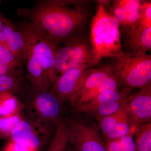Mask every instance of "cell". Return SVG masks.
I'll use <instances>...</instances> for the list:
<instances>
[{
	"instance_id": "obj_28",
	"label": "cell",
	"mask_w": 151,
	"mask_h": 151,
	"mask_svg": "<svg viewBox=\"0 0 151 151\" xmlns=\"http://www.w3.org/2000/svg\"><path fill=\"white\" fill-rule=\"evenodd\" d=\"M4 151H38L19 143L10 141L6 145Z\"/></svg>"
},
{
	"instance_id": "obj_14",
	"label": "cell",
	"mask_w": 151,
	"mask_h": 151,
	"mask_svg": "<svg viewBox=\"0 0 151 151\" xmlns=\"http://www.w3.org/2000/svg\"><path fill=\"white\" fill-rule=\"evenodd\" d=\"M126 11L123 23L119 26L121 35L124 38L129 36L137 28L142 1L139 0H120Z\"/></svg>"
},
{
	"instance_id": "obj_1",
	"label": "cell",
	"mask_w": 151,
	"mask_h": 151,
	"mask_svg": "<svg viewBox=\"0 0 151 151\" xmlns=\"http://www.w3.org/2000/svg\"><path fill=\"white\" fill-rule=\"evenodd\" d=\"M17 13L58 45L80 33L88 15L84 6L59 5L47 0L38 1L30 8H19Z\"/></svg>"
},
{
	"instance_id": "obj_23",
	"label": "cell",
	"mask_w": 151,
	"mask_h": 151,
	"mask_svg": "<svg viewBox=\"0 0 151 151\" xmlns=\"http://www.w3.org/2000/svg\"><path fill=\"white\" fill-rule=\"evenodd\" d=\"M135 126L130 134L127 136L117 139L105 142L108 151H136L134 137Z\"/></svg>"
},
{
	"instance_id": "obj_19",
	"label": "cell",
	"mask_w": 151,
	"mask_h": 151,
	"mask_svg": "<svg viewBox=\"0 0 151 151\" xmlns=\"http://www.w3.org/2000/svg\"><path fill=\"white\" fill-rule=\"evenodd\" d=\"M69 143V130L65 120L57 126L47 151H66Z\"/></svg>"
},
{
	"instance_id": "obj_10",
	"label": "cell",
	"mask_w": 151,
	"mask_h": 151,
	"mask_svg": "<svg viewBox=\"0 0 151 151\" xmlns=\"http://www.w3.org/2000/svg\"><path fill=\"white\" fill-rule=\"evenodd\" d=\"M123 106L134 125L151 122V82L137 93L131 94Z\"/></svg>"
},
{
	"instance_id": "obj_17",
	"label": "cell",
	"mask_w": 151,
	"mask_h": 151,
	"mask_svg": "<svg viewBox=\"0 0 151 151\" xmlns=\"http://www.w3.org/2000/svg\"><path fill=\"white\" fill-rule=\"evenodd\" d=\"M113 75L110 64L95 69L89 68L84 84L80 91L76 95L94 89Z\"/></svg>"
},
{
	"instance_id": "obj_2",
	"label": "cell",
	"mask_w": 151,
	"mask_h": 151,
	"mask_svg": "<svg viewBox=\"0 0 151 151\" xmlns=\"http://www.w3.org/2000/svg\"><path fill=\"white\" fill-rule=\"evenodd\" d=\"M90 46L92 67L103 58L119 57L124 52L119 25L101 1L98 2L97 11L91 22Z\"/></svg>"
},
{
	"instance_id": "obj_24",
	"label": "cell",
	"mask_w": 151,
	"mask_h": 151,
	"mask_svg": "<svg viewBox=\"0 0 151 151\" xmlns=\"http://www.w3.org/2000/svg\"><path fill=\"white\" fill-rule=\"evenodd\" d=\"M23 117L22 112L12 116L0 117V139L10 138L13 130Z\"/></svg>"
},
{
	"instance_id": "obj_4",
	"label": "cell",
	"mask_w": 151,
	"mask_h": 151,
	"mask_svg": "<svg viewBox=\"0 0 151 151\" xmlns=\"http://www.w3.org/2000/svg\"><path fill=\"white\" fill-rule=\"evenodd\" d=\"M24 113L33 120L49 128H56L62 121L63 105L49 92L32 89Z\"/></svg>"
},
{
	"instance_id": "obj_29",
	"label": "cell",
	"mask_w": 151,
	"mask_h": 151,
	"mask_svg": "<svg viewBox=\"0 0 151 151\" xmlns=\"http://www.w3.org/2000/svg\"><path fill=\"white\" fill-rule=\"evenodd\" d=\"M7 19L4 17L0 13V29H1L3 24L5 22Z\"/></svg>"
},
{
	"instance_id": "obj_27",
	"label": "cell",
	"mask_w": 151,
	"mask_h": 151,
	"mask_svg": "<svg viewBox=\"0 0 151 151\" xmlns=\"http://www.w3.org/2000/svg\"><path fill=\"white\" fill-rule=\"evenodd\" d=\"M151 28V1H142L137 28L146 29Z\"/></svg>"
},
{
	"instance_id": "obj_15",
	"label": "cell",
	"mask_w": 151,
	"mask_h": 151,
	"mask_svg": "<svg viewBox=\"0 0 151 151\" xmlns=\"http://www.w3.org/2000/svg\"><path fill=\"white\" fill-rule=\"evenodd\" d=\"M121 87L122 86L119 80L113 75L94 89L76 95L69 103L71 107L74 108L100 93L106 91L120 90Z\"/></svg>"
},
{
	"instance_id": "obj_8",
	"label": "cell",
	"mask_w": 151,
	"mask_h": 151,
	"mask_svg": "<svg viewBox=\"0 0 151 151\" xmlns=\"http://www.w3.org/2000/svg\"><path fill=\"white\" fill-rule=\"evenodd\" d=\"M23 113L22 119L11 133L10 141L38 151L49 137L52 129L39 124L23 112Z\"/></svg>"
},
{
	"instance_id": "obj_22",
	"label": "cell",
	"mask_w": 151,
	"mask_h": 151,
	"mask_svg": "<svg viewBox=\"0 0 151 151\" xmlns=\"http://www.w3.org/2000/svg\"><path fill=\"white\" fill-rule=\"evenodd\" d=\"M123 105V104L121 108L116 113L96 119L98 123V128L101 131L102 136L108 134L119 123L129 119L124 111Z\"/></svg>"
},
{
	"instance_id": "obj_26",
	"label": "cell",
	"mask_w": 151,
	"mask_h": 151,
	"mask_svg": "<svg viewBox=\"0 0 151 151\" xmlns=\"http://www.w3.org/2000/svg\"><path fill=\"white\" fill-rule=\"evenodd\" d=\"M127 98L118 102L106 103L100 105L94 109L88 115H91L92 117H94L96 119L111 115L119 111L122 107V104L127 100Z\"/></svg>"
},
{
	"instance_id": "obj_25",
	"label": "cell",
	"mask_w": 151,
	"mask_h": 151,
	"mask_svg": "<svg viewBox=\"0 0 151 151\" xmlns=\"http://www.w3.org/2000/svg\"><path fill=\"white\" fill-rule=\"evenodd\" d=\"M135 126L128 119L119 123L108 134L102 137L105 142L120 139L129 134Z\"/></svg>"
},
{
	"instance_id": "obj_13",
	"label": "cell",
	"mask_w": 151,
	"mask_h": 151,
	"mask_svg": "<svg viewBox=\"0 0 151 151\" xmlns=\"http://www.w3.org/2000/svg\"><path fill=\"white\" fill-rule=\"evenodd\" d=\"M124 52L147 53L151 50V28L137 29L129 36L124 38Z\"/></svg>"
},
{
	"instance_id": "obj_7",
	"label": "cell",
	"mask_w": 151,
	"mask_h": 151,
	"mask_svg": "<svg viewBox=\"0 0 151 151\" xmlns=\"http://www.w3.org/2000/svg\"><path fill=\"white\" fill-rule=\"evenodd\" d=\"M69 130V143L75 151H108L99 128L80 120L65 119Z\"/></svg>"
},
{
	"instance_id": "obj_16",
	"label": "cell",
	"mask_w": 151,
	"mask_h": 151,
	"mask_svg": "<svg viewBox=\"0 0 151 151\" xmlns=\"http://www.w3.org/2000/svg\"><path fill=\"white\" fill-rule=\"evenodd\" d=\"M26 78L23 69L0 76V95L6 92L17 95L26 91Z\"/></svg>"
},
{
	"instance_id": "obj_21",
	"label": "cell",
	"mask_w": 151,
	"mask_h": 151,
	"mask_svg": "<svg viewBox=\"0 0 151 151\" xmlns=\"http://www.w3.org/2000/svg\"><path fill=\"white\" fill-rule=\"evenodd\" d=\"M134 137L136 151H151V122L136 125Z\"/></svg>"
},
{
	"instance_id": "obj_12",
	"label": "cell",
	"mask_w": 151,
	"mask_h": 151,
	"mask_svg": "<svg viewBox=\"0 0 151 151\" xmlns=\"http://www.w3.org/2000/svg\"><path fill=\"white\" fill-rule=\"evenodd\" d=\"M132 91L131 89H123L103 92L91 100L82 103L74 109L77 113L88 115L100 105L125 100L132 94Z\"/></svg>"
},
{
	"instance_id": "obj_11",
	"label": "cell",
	"mask_w": 151,
	"mask_h": 151,
	"mask_svg": "<svg viewBox=\"0 0 151 151\" xmlns=\"http://www.w3.org/2000/svg\"><path fill=\"white\" fill-rule=\"evenodd\" d=\"M0 44L24 65L27 42L24 33L19 26L17 27L7 19L0 29Z\"/></svg>"
},
{
	"instance_id": "obj_30",
	"label": "cell",
	"mask_w": 151,
	"mask_h": 151,
	"mask_svg": "<svg viewBox=\"0 0 151 151\" xmlns=\"http://www.w3.org/2000/svg\"><path fill=\"white\" fill-rule=\"evenodd\" d=\"M66 151H75L74 149L72 147V146L70 145V144L68 143V145L67 146V149Z\"/></svg>"
},
{
	"instance_id": "obj_18",
	"label": "cell",
	"mask_w": 151,
	"mask_h": 151,
	"mask_svg": "<svg viewBox=\"0 0 151 151\" xmlns=\"http://www.w3.org/2000/svg\"><path fill=\"white\" fill-rule=\"evenodd\" d=\"M24 107V103L11 92H6L0 95V117L21 113Z\"/></svg>"
},
{
	"instance_id": "obj_20",
	"label": "cell",
	"mask_w": 151,
	"mask_h": 151,
	"mask_svg": "<svg viewBox=\"0 0 151 151\" xmlns=\"http://www.w3.org/2000/svg\"><path fill=\"white\" fill-rule=\"evenodd\" d=\"M23 65L9 50L0 44V76L22 69Z\"/></svg>"
},
{
	"instance_id": "obj_5",
	"label": "cell",
	"mask_w": 151,
	"mask_h": 151,
	"mask_svg": "<svg viewBox=\"0 0 151 151\" xmlns=\"http://www.w3.org/2000/svg\"><path fill=\"white\" fill-rule=\"evenodd\" d=\"M92 55L91 46L80 33L71 38L59 47L54 63L56 80L60 75L67 70L84 65L92 67Z\"/></svg>"
},
{
	"instance_id": "obj_31",
	"label": "cell",
	"mask_w": 151,
	"mask_h": 151,
	"mask_svg": "<svg viewBox=\"0 0 151 151\" xmlns=\"http://www.w3.org/2000/svg\"><path fill=\"white\" fill-rule=\"evenodd\" d=\"M1 1H0V4H1Z\"/></svg>"
},
{
	"instance_id": "obj_6",
	"label": "cell",
	"mask_w": 151,
	"mask_h": 151,
	"mask_svg": "<svg viewBox=\"0 0 151 151\" xmlns=\"http://www.w3.org/2000/svg\"><path fill=\"white\" fill-rule=\"evenodd\" d=\"M19 26L26 38L27 49L40 63L52 85L56 80L54 63L59 46L49 39L29 22L25 20Z\"/></svg>"
},
{
	"instance_id": "obj_9",
	"label": "cell",
	"mask_w": 151,
	"mask_h": 151,
	"mask_svg": "<svg viewBox=\"0 0 151 151\" xmlns=\"http://www.w3.org/2000/svg\"><path fill=\"white\" fill-rule=\"evenodd\" d=\"M88 65H84L65 71L58 76L49 91L64 106L80 91L87 75Z\"/></svg>"
},
{
	"instance_id": "obj_3",
	"label": "cell",
	"mask_w": 151,
	"mask_h": 151,
	"mask_svg": "<svg viewBox=\"0 0 151 151\" xmlns=\"http://www.w3.org/2000/svg\"><path fill=\"white\" fill-rule=\"evenodd\" d=\"M110 64L113 73L124 89L142 88L151 82V55L124 52Z\"/></svg>"
}]
</instances>
